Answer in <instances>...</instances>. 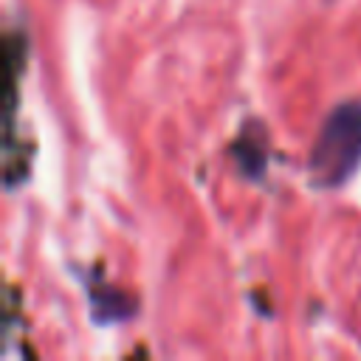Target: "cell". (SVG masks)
Wrapping results in <instances>:
<instances>
[{"label":"cell","mask_w":361,"mask_h":361,"mask_svg":"<svg viewBox=\"0 0 361 361\" xmlns=\"http://www.w3.org/2000/svg\"><path fill=\"white\" fill-rule=\"evenodd\" d=\"M361 164V102L341 104L324 121L310 152V175L319 186H341Z\"/></svg>","instance_id":"cell-1"}]
</instances>
